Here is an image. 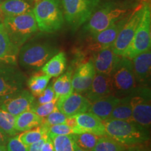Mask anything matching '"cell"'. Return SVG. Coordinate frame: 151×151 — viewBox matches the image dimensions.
<instances>
[{
    "mask_svg": "<svg viewBox=\"0 0 151 151\" xmlns=\"http://www.w3.org/2000/svg\"><path fill=\"white\" fill-rule=\"evenodd\" d=\"M9 137L5 134L2 130L0 129V145H6Z\"/></svg>",
    "mask_w": 151,
    "mask_h": 151,
    "instance_id": "42",
    "label": "cell"
},
{
    "mask_svg": "<svg viewBox=\"0 0 151 151\" xmlns=\"http://www.w3.org/2000/svg\"><path fill=\"white\" fill-rule=\"evenodd\" d=\"M126 147L109 136L104 135L99 137L92 151H124Z\"/></svg>",
    "mask_w": 151,
    "mask_h": 151,
    "instance_id": "30",
    "label": "cell"
},
{
    "mask_svg": "<svg viewBox=\"0 0 151 151\" xmlns=\"http://www.w3.org/2000/svg\"><path fill=\"white\" fill-rule=\"evenodd\" d=\"M72 69H69L65 73L59 76V78L54 81L53 90L57 101H60L67 97L73 92L71 78H72Z\"/></svg>",
    "mask_w": 151,
    "mask_h": 151,
    "instance_id": "22",
    "label": "cell"
},
{
    "mask_svg": "<svg viewBox=\"0 0 151 151\" xmlns=\"http://www.w3.org/2000/svg\"><path fill=\"white\" fill-rule=\"evenodd\" d=\"M35 99L29 91L20 90L6 97L0 98V109L17 116L24 111L29 110Z\"/></svg>",
    "mask_w": 151,
    "mask_h": 151,
    "instance_id": "11",
    "label": "cell"
},
{
    "mask_svg": "<svg viewBox=\"0 0 151 151\" xmlns=\"http://www.w3.org/2000/svg\"><path fill=\"white\" fill-rule=\"evenodd\" d=\"M3 24L11 41L18 48L39 30L33 11L17 16H6Z\"/></svg>",
    "mask_w": 151,
    "mask_h": 151,
    "instance_id": "4",
    "label": "cell"
},
{
    "mask_svg": "<svg viewBox=\"0 0 151 151\" xmlns=\"http://www.w3.org/2000/svg\"><path fill=\"white\" fill-rule=\"evenodd\" d=\"M96 71L92 60L81 62L71 78L73 90L76 93H86L91 86Z\"/></svg>",
    "mask_w": 151,
    "mask_h": 151,
    "instance_id": "14",
    "label": "cell"
},
{
    "mask_svg": "<svg viewBox=\"0 0 151 151\" xmlns=\"http://www.w3.org/2000/svg\"><path fill=\"white\" fill-rule=\"evenodd\" d=\"M151 46V13L150 6L143 4V14L132 42L123 57L132 60L134 57L150 50Z\"/></svg>",
    "mask_w": 151,
    "mask_h": 151,
    "instance_id": "7",
    "label": "cell"
},
{
    "mask_svg": "<svg viewBox=\"0 0 151 151\" xmlns=\"http://www.w3.org/2000/svg\"><path fill=\"white\" fill-rule=\"evenodd\" d=\"M41 151H55L54 145L50 137H48L41 146Z\"/></svg>",
    "mask_w": 151,
    "mask_h": 151,
    "instance_id": "40",
    "label": "cell"
},
{
    "mask_svg": "<svg viewBox=\"0 0 151 151\" xmlns=\"http://www.w3.org/2000/svg\"><path fill=\"white\" fill-rule=\"evenodd\" d=\"M56 108V100L50 101V102L42 104H37L34 103L32 106L31 107L30 110H32L33 112H35L37 116H39L41 118H44L50 113L52 112Z\"/></svg>",
    "mask_w": 151,
    "mask_h": 151,
    "instance_id": "34",
    "label": "cell"
},
{
    "mask_svg": "<svg viewBox=\"0 0 151 151\" xmlns=\"http://www.w3.org/2000/svg\"><path fill=\"white\" fill-rule=\"evenodd\" d=\"M121 97L115 94L106 96L96 100L90 104L88 111L99 117L103 121L106 120L116 105L120 101Z\"/></svg>",
    "mask_w": 151,
    "mask_h": 151,
    "instance_id": "21",
    "label": "cell"
},
{
    "mask_svg": "<svg viewBox=\"0 0 151 151\" xmlns=\"http://www.w3.org/2000/svg\"><path fill=\"white\" fill-rule=\"evenodd\" d=\"M48 137L52 139L55 151H74V141L72 134Z\"/></svg>",
    "mask_w": 151,
    "mask_h": 151,
    "instance_id": "32",
    "label": "cell"
},
{
    "mask_svg": "<svg viewBox=\"0 0 151 151\" xmlns=\"http://www.w3.org/2000/svg\"><path fill=\"white\" fill-rule=\"evenodd\" d=\"M74 143L79 148L86 150H93L97 141L101 136H98L90 132L81 134H73Z\"/></svg>",
    "mask_w": 151,
    "mask_h": 151,
    "instance_id": "29",
    "label": "cell"
},
{
    "mask_svg": "<svg viewBox=\"0 0 151 151\" xmlns=\"http://www.w3.org/2000/svg\"><path fill=\"white\" fill-rule=\"evenodd\" d=\"M19 48L11 41L3 22H0V64L16 65Z\"/></svg>",
    "mask_w": 151,
    "mask_h": 151,
    "instance_id": "19",
    "label": "cell"
},
{
    "mask_svg": "<svg viewBox=\"0 0 151 151\" xmlns=\"http://www.w3.org/2000/svg\"><path fill=\"white\" fill-rule=\"evenodd\" d=\"M74 116L77 126L73 129V134L90 132L98 136L106 135L104 121L96 115L87 111Z\"/></svg>",
    "mask_w": 151,
    "mask_h": 151,
    "instance_id": "16",
    "label": "cell"
},
{
    "mask_svg": "<svg viewBox=\"0 0 151 151\" xmlns=\"http://www.w3.org/2000/svg\"><path fill=\"white\" fill-rule=\"evenodd\" d=\"M143 143H139V144L127 146L124 151H149L148 146H145Z\"/></svg>",
    "mask_w": 151,
    "mask_h": 151,
    "instance_id": "38",
    "label": "cell"
},
{
    "mask_svg": "<svg viewBox=\"0 0 151 151\" xmlns=\"http://www.w3.org/2000/svg\"><path fill=\"white\" fill-rule=\"evenodd\" d=\"M121 57L114 53L111 46L94 53L92 60L96 72L110 76Z\"/></svg>",
    "mask_w": 151,
    "mask_h": 151,
    "instance_id": "18",
    "label": "cell"
},
{
    "mask_svg": "<svg viewBox=\"0 0 151 151\" xmlns=\"http://www.w3.org/2000/svg\"><path fill=\"white\" fill-rule=\"evenodd\" d=\"M33 14L41 32L54 33L64 24V15L58 0H35Z\"/></svg>",
    "mask_w": 151,
    "mask_h": 151,
    "instance_id": "3",
    "label": "cell"
},
{
    "mask_svg": "<svg viewBox=\"0 0 151 151\" xmlns=\"http://www.w3.org/2000/svg\"><path fill=\"white\" fill-rule=\"evenodd\" d=\"M48 129L47 127L41 124L40 126L33 128V129L22 132V133L18 135L20 140L26 145L29 146V145L41 140L43 137H48Z\"/></svg>",
    "mask_w": 151,
    "mask_h": 151,
    "instance_id": "28",
    "label": "cell"
},
{
    "mask_svg": "<svg viewBox=\"0 0 151 151\" xmlns=\"http://www.w3.org/2000/svg\"><path fill=\"white\" fill-rule=\"evenodd\" d=\"M131 60L134 75L137 84L148 83L150 81L151 71L150 49L138 55Z\"/></svg>",
    "mask_w": 151,
    "mask_h": 151,
    "instance_id": "20",
    "label": "cell"
},
{
    "mask_svg": "<svg viewBox=\"0 0 151 151\" xmlns=\"http://www.w3.org/2000/svg\"><path fill=\"white\" fill-rule=\"evenodd\" d=\"M74 151H92V150H84V149L79 148V147L74 143Z\"/></svg>",
    "mask_w": 151,
    "mask_h": 151,
    "instance_id": "43",
    "label": "cell"
},
{
    "mask_svg": "<svg viewBox=\"0 0 151 151\" xmlns=\"http://www.w3.org/2000/svg\"><path fill=\"white\" fill-rule=\"evenodd\" d=\"M67 57L65 52H58L41 67V72L52 77H58L65 72Z\"/></svg>",
    "mask_w": 151,
    "mask_h": 151,
    "instance_id": "23",
    "label": "cell"
},
{
    "mask_svg": "<svg viewBox=\"0 0 151 151\" xmlns=\"http://www.w3.org/2000/svg\"><path fill=\"white\" fill-rule=\"evenodd\" d=\"M109 120H124V121H132V107L130 104L129 94L121 97L120 101L115 107L111 115L107 119Z\"/></svg>",
    "mask_w": 151,
    "mask_h": 151,
    "instance_id": "26",
    "label": "cell"
},
{
    "mask_svg": "<svg viewBox=\"0 0 151 151\" xmlns=\"http://www.w3.org/2000/svg\"><path fill=\"white\" fill-rule=\"evenodd\" d=\"M6 146L7 151H28V146L20 140L18 135L9 138Z\"/></svg>",
    "mask_w": 151,
    "mask_h": 151,
    "instance_id": "36",
    "label": "cell"
},
{
    "mask_svg": "<svg viewBox=\"0 0 151 151\" xmlns=\"http://www.w3.org/2000/svg\"><path fill=\"white\" fill-rule=\"evenodd\" d=\"M110 77L113 94L118 97L128 95L137 88L132 60L125 57L120 58L111 73Z\"/></svg>",
    "mask_w": 151,
    "mask_h": 151,
    "instance_id": "8",
    "label": "cell"
},
{
    "mask_svg": "<svg viewBox=\"0 0 151 151\" xmlns=\"http://www.w3.org/2000/svg\"><path fill=\"white\" fill-rule=\"evenodd\" d=\"M50 78L51 77L41 72V73H37L32 76L28 79L27 82V87L34 97H39L42 94L48 86Z\"/></svg>",
    "mask_w": 151,
    "mask_h": 151,
    "instance_id": "27",
    "label": "cell"
},
{
    "mask_svg": "<svg viewBox=\"0 0 151 151\" xmlns=\"http://www.w3.org/2000/svg\"><path fill=\"white\" fill-rule=\"evenodd\" d=\"M37 97V102L35 103L37 104H42L48 103L54 101V100H56L52 85L50 84L48 86H47L44 91L42 92V94Z\"/></svg>",
    "mask_w": 151,
    "mask_h": 151,
    "instance_id": "37",
    "label": "cell"
},
{
    "mask_svg": "<svg viewBox=\"0 0 151 151\" xmlns=\"http://www.w3.org/2000/svg\"><path fill=\"white\" fill-rule=\"evenodd\" d=\"M65 124H67L72 129H74L75 127H76L77 122L75 116H68L67 118V120H66Z\"/></svg>",
    "mask_w": 151,
    "mask_h": 151,
    "instance_id": "41",
    "label": "cell"
},
{
    "mask_svg": "<svg viewBox=\"0 0 151 151\" xmlns=\"http://www.w3.org/2000/svg\"><path fill=\"white\" fill-rule=\"evenodd\" d=\"M48 137H43V139H41V140L37 141V142L34 143L32 144L29 145V146H28V151H41V146H42L43 143H44V141H46V139Z\"/></svg>",
    "mask_w": 151,
    "mask_h": 151,
    "instance_id": "39",
    "label": "cell"
},
{
    "mask_svg": "<svg viewBox=\"0 0 151 151\" xmlns=\"http://www.w3.org/2000/svg\"><path fill=\"white\" fill-rule=\"evenodd\" d=\"M58 52V48L51 42L32 41L22 47L18 57L20 65L23 67L39 69Z\"/></svg>",
    "mask_w": 151,
    "mask_h": 151,
    "instance_id": "5",
    "label": "cell"
},
{
    "mask_svg": "<svg viewBox=\"0 0 151 151\" xmlns=\"http://www.w3.org/2000/svg\"><path fill=\"white\" fill-rule=\"evenodd\" d=\"M42 124L43 118L29 109L16 116L15 129L18 132H22L40 126Z\"/></svg>",
    "mask_w": 151,
    "mask_h": 151,
    "instance_id": "24",
    "label": "cell"
},
{
    "mask_svg": "<svg viewBox=\"0 0 151 151\" xmlns=\"http://www.w3.org/2000/svg\"><path fill=\"white\" fill-rule=\"evenodd\" d=\"M91 102L81 94L73 92L65 99L56 101V107L65 116H74L88 111Z\"/></svg>",
    "mask_w": 151,
    "mask_h": 151,
    "instance_id": "15",
    "label": "cell"
},
{
    "mask_svg": "<svg viewBox=\"0 0 151 151\" xmlns=\"http://www.w3.org/2000/svg\"><path fill=\"white\" fill-rule=\"evenodd\" d=\"M104 124L106 135L126 146L147 142L150 138L148 129L133 120H109Z\"/></svg>",
    "mask_w": 151,
    "mask_h": 151,
    "instance_id": "2",
    "label": "cell"
},
{
    "mask_svg": "<svg viewBox=\"0 0 151 151\" xmlns=\"http://www.w3.org/2000/svg\"><path fill=\"white\" fill-rule=\"evenodd\" d=\"M15 120L16 116L0 109V129L9 137H13L18 134L15 129Z\"/></svg>",
    "mask_w": 151,
    "mask_h": 151,
    "instance_id": "31",
    "label": "cell"
},
{
    "mask_svg": "<svg viewBox=\"0 0 151 151\" xmlns=\"http://www.w3.org/2000/svg\"><path fill=\"white\" fill-rule=\"evenodd\" d=\"M129 16V15H128ZM127 16L111 24L110 27L94 35H90L86 46V51L96 53L113 45L119 32L127 20Z\"/></svg>",
    "mask_w": 151,
    "mask_h": 151,
    "instance_id": "12",
    "label": "cell"
},
{
    "mask_svg": "<svg viewBox=\"0 0 151 151\" xmlns=\"http://www.w3.org/2000/svg\"><path fill=\"white\" fill-rule=\"evenodd\" d=\"M99 2L100 0H61L64 18L76 30L89 20Z\"/></svg>",
    "mask_w": 151,
    "mask_h": 151,
    "instance_id": "6",
    "label": "cell"
},
{
    "mask_svg": "<svg viewBox=\"0 0 151 151\" xmlns=\"http://www.w3.org/2000/svg\"><path fill=\"white\" fill-rule=\"evenodd\" d=\"M132 120L148 129L151 123L150 90L147 87L137 88L129 94Z\"/></svg>",
    "mask_w": 151,
    "mask_h": 151,
    "instance_id": "9",
    "label": "cell"
},
{
    "mask_svg": "<svg viewBox=\"0 0 151 151\" xmlns=\"http://www.w3.org/2000/svg\"><path fill=\"white\" fill-rule=\"evenodd\" d=\"M86 98L90 102L113 94L110 76L96 72L90 88L86 92Z\"/></svg>",
    "mask_w": 151,
    "mask_h": 151,
    "instance_id": "17",
    "label": "cell"
},
{
    "mask_svg": "<svg viewBox=\"0 0 151 151\" xmlns=\"http://www.w3.org/2000/svg\"><path fill=\"white\" fill-rule=\"evenodd\" d=\"M67 116H65L63 113L61 112L58 108L48 115L44 118H43V125L46 127L54 125V124H65L66 122Z\"/></svg>",
    "mask_w": 151,
    "mask_h": 151,
    "instance_id": "33",
    "label": "cell"
},
{
    "mask_svg": "<svg viewBox=\"0 0 151 151\" xmlns=\"http://www.w3.org/2000/svg\"><path fill=\"white\" fill-rule=\"evenodd\" d=\"M0 151H7L6 146L5 145H0Z\"/></svg>",
    "mask_w": 151,
    "mask_h": 151,
    "instance_id": "44",
    "label": "cell"
},
{
    "mask_svg": "<svg viewBox=\"0 0 151 151\" xmlns=\"http://www.w3.org/2000/svg\"><path fill=\"white\" fill-rule=\"evenodd\" d=\"M0 1H3V0H0Z\"/></svg>",
    "mask_w": 151,
    "mask_h": 151,
    "instance_id": "45",
    "label": "cell"
},
{
    "mask_svg": "<svg viewBox=\"0 0 151 151\" xmlns=\"http://www.w3.org/2000/svg\"><path fill=\"white\" fill-rule=\"evenodd\" d=\"M24 76L11 66L0 64V98L22 90Z\"/></svg>",
    "mask_w": 151,
    "mask_h": 151,
    "instance_id": "13",
    "label": "cell"
},
{
    "mask_svg": "<svg viewBox=\"0 0 151 151\" xmlns=\"http://www.w3.org/2000/svg\"><path fill=\"white\" fill-rule=\"evenodd\" d=\"M132 11V6L127 3L106 2L96 9L86 22L84 30L90 35H94L127 17Z\"/></svg>",
    "mask_w": 151,
    "mask_h": 151,
    "instance_id": "1",
    "label": "cell"
},
{
    "mask_svg": "<svg viewBox=\"0 0 151 151\" xmlns=\"http://www.w3.org/2000/svg\"><path fill=\"white\" fill-rule=\"evenodd\" d=\"M143 4L137 6L127 16V20L119 32L114 43L111 46L113 51L117 55L123 57L124 52L132 42L143 14Z\"/></svg>",
    "mask_w": 151,
    "mask_h": 151,
    "instance_id": "10",
    "label": "cell"
},
{
    "mask_svg": "<svg viewBox=\"0 0 151 151\" xmlns=\"http://www.w3.org/2000/svg\"><path fill=\"white\" fill-rule=\"evenodd\" d=\"M32 9V6L26 0H4L0 3V11L7 16L23 14Z\"/></svg>",
    "mask_w": 151,
    "mask_h": 151,
    "instance_id": "25",
    "label": "cell"
},
{
    "mask_svg": "<svg viewBox=\"0 0 151 151\" xmlns=\"http://www.w3.org/2000/svg\"><path fill=\"white\" fill-rule=\"evenodd\" d=\"M47 129L48 136L73 134V129L65 123L49 126Z\"/></svg>",
    "mask_w": 151,
    "mask_h": 151,
    "instance_id": "35",
    "label": "cell"
}]
</instances>
